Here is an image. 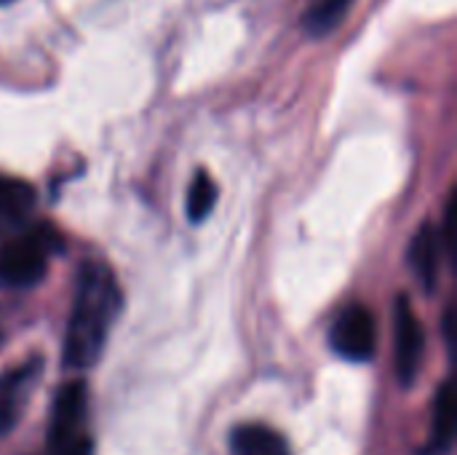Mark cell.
<instances>
[{
	"mask_svg": "<svg viewBox=\"0 0 457 455\" xmlns=\"http://www.w3.org/2000/svg\"><path fill=\"white\" fill-rule=\"evenodd\" d=\"M120 308L123 292L110 265L86 260L78 268L72 311L62 343V362L67 370H88L102 359Z\"/></svg>",
	"mask_w": 457,
	"mask_h": 455,
	"instance_id": "cell-1",
	"label": "cell"
},
{
	"mask_svg": "<svg viewBox=\"0 0 457 455\" xmlns=\"http://www.w3.org/2000/svg\"><path fill=\"white\" fill-rule=\"evenodd\" d=\"M54 239L48 228H24L0 244V284L11 290L35 287L48 268Z\"/></svg>",
	"mask_w": 457,
	"mask_h": 455,
	"instance_id": "cell-2",
	"label": "cell"
},
{
	"mask_svg": "<svg viewBox=\"0 0 457 455\" xmlns=\"http://www.w3.org/2000/svg\"><path fill=\"white\" fill-rule=\"evenodd\" d=\"M86 416H88V386H86V381L62 383L56 397H54V405L48 410L46 455H62L72 451L78 442H83L88 437Z\"/></svg>",
	"mask_w": 457,
	"mask_h": 455,
	"instance_id": "cell-3",
	"label": "cell"
},
{
	"mask_svg": "<svg viewBox=\"0 0 457 455\" xmlns=\"http://www.w3.org/2000/svg\"><path fill=\"white\" fill-rule=\"evenodd\" d=\"M394 367L402 386H412L420 375L426 357V330L407 295L396 298L394 306Z\"/></svg>",
	"mask_w": 457,
	"mask_h": 455,
	"instance_id": "cell-4",
	"label": "cell"
},
{
	"mask_svg": "<svg viewBox=\"0 0 457 455\" xmlns=\"http://www.w3.org/2000/svg\"><path fill=\"white\" fill-rule=\"evenodd\" d=\"M329 346L345 362H372L378 354V324L367 306H348L332 324Z\"/></svg>",
	"mask_w": 457,
	"mask_h": 455,
	"instance_id": "cell-5",
	"label": "cell"
},
{
	"mask_svg": "<svg viewBox=\"0 0 457 455\" xmlns=\"http://www.w3.org/2000/svg\"><path fill=\"white\" fill-rule=\"evenodd\" d=\"M40 373H43V359L32 357L0 375V437L16 429Z\"/></svg>",
	"mask_w": 457,
	"mask_h": 455,
	"instance_id": "cell-6",
	"label": "cell"
},
{
	"mask_svg": "<svg viewBox=\"0 0 457 455\" xmlns=\"http://www.w3.org/2000/svg\"><path fill=\"white\" fill-rule=\"evenodd\" d=\"M35 209V188L19 177L0 174V244L29 225Z\"/></svg>",
	"mask_w": 457,
	"mask_h": 455,
	"instance_id": "cell-7",
	"label": "cell"
},
{
	"mask_svg": "<svg viewBox=\"0 0 457 455\" xmlns=\"http://www.w3.org/2000/svg\"><path fill=\"white\" fill-rule=\"evenodd\" d=\"M407 265L420 282V287L431 295L439 284V265H442V236L434 223H423L410 241Z\"/></svg>",
	"mask_w": 457,
	"mask_h": 455,
	"instance_id": "cell-8",
	"label": "cell"
},
{
	"mask_svg": "<svg viewBox=\"0 0 457 455\" xmlns=\"http://www.w3.org/2000/svg\"><path fill=\"white\" fill-rule=\"evenodd\" d=\"M455 440V392L453 381H445L434 394V413H431V432L426 448L418 455H447Z\"/></svg>",
	"mask_w": 457,
	"mask_h": 455,
	"instance_id": "cell-9",
	"label": "cell"
},
{
	"mask_svg": "<svg viewBox=\"0 0 457 455\" xmlns=\"http://www.w3.org/2000/svg\"><path fill=\"white\" fill-rule=\"evenodd\" d=\"M233 455H292V448L281 432L265 424H241L230 434Z\"/></svg>",
	"mask_w": 457,
	"mask_h": 455,
	"instance_id": "cell-10",
	"label": "cell"
},
{
	"mask_svg": "<svg viewBox=\"0 0 457 455\" xmlns=\"http://www.w3.org/2000/svg\"><path fill=\"white\" fill-rule=\"evenodd\" d=\"M353 0H313L303 13V29L311 38H327L348 16Z\"/></svg>",
	"mask_w": 457,
	"mask_h": 455,
	"instance_id": "cell-11",
	"label": "cell"
},
{
	"mask_svg": "<svg viewBox=\"0 0 457 455\" xmlns=\"http://www.w3.org/2000/svg\"><path fill=\"white\" fill-rule=\"evenodd\" d=\"M217 204V185L206 172H198L187 188V201H185V212L190 223H204L212 209Z\"/></svg>",
	"mask_w": 457,
	"mask_h": 455,
	"instance_id": "cell-12",
	"label": "cell"
},
{
	"mask_svg": "<svg viewBox=\"0 0 457 455\" xmlns=\"http://www.w3.org/2000/svg\"><path fill=\"white\" fill-rule=\"evenodd\" d=\"M62 455H94V442H91V437H86L83 442H78L72 451H67V453Z\"/></svg>",
	"mask_w": 457,
	"mask_h": 455,
	"instance_id": "cell-13",
	"label": "cell"
},
{
	"mask_svg": "<svg viewBox=\"0 0 457 455\" xmlns=\"http://www.w3.org/2000/svg\"><path fill=\"white\" fill-rule=\"evenodd\" d=\"M445 341L453 354V308H447V314H445Z\"/></svg>",
	"mask_w": 457,
	"mask_h": 455,
	"instance_id": "cell-14",
	"label": "cell"
},
{
	"mask_svg": "<svg viewBox=\"0 0 457 455\" xmlns=\"http://www.w3.org/2000/svg\"><path fill=\"white\" fill-rule=\"evenodd\" d=\"M3 3H11V0H0V5H3Z\"/></svg>",
	"mask_w": 457,
	"mask_h": 455,
	"instance_id": "cell-15",
	"label": "cell"
}]
</instances>
